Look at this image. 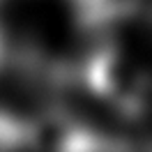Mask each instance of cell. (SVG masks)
Segmentation results:
<instances>
[{
    "label": "cell",
    "mask_w": 152,
    "mask_h": 152,
    "mask_svg": "<svg viewBox=\"0 0 152 152\" xmlns=\"http://www.w3.org/2000/svg\"><path fill=\"white\" fill-rule=\"evenodd\" d=\"M86 88L124 115H138L148 102V76L118 46L97 48L83 65Z\"/></svg>",
    "instance_id": "obj_1"
},
{
    "label": "cell",
    "mask_w": 152,
    "mask_h": 152,
    "mask_svg": "<svg viewBox=\"0 0 152 152\" xmlns=\"http://www.w3.org/2000/svg\"><path fill=\"white\" fill-rule=\"evenodd\" d=\"M32 150V124L10 113H0V152Z\"/></svg>",
    "instance_id": "obj_2"
}]
</instances>
